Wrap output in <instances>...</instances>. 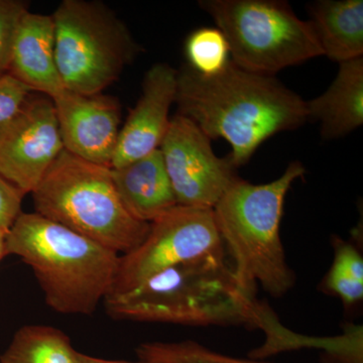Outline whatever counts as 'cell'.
Listing matches in <instances>:
<instances>
[{"instance_id":"cell-1","label":"cell","mask_w":363,"mask_h":363,"mask_svg":"<svg viewBox=\"0 0 363 363\" xmlns=\"http://www.w3.org/2000/svg\"><path fill=\"white\" fill-rule=\"evenodd\" d=\"M178 114L210 138L230 145L234 168L245 166L267 138L308 121L306 101L274 76L252 73L233 61L221 73L203 76L188 65L178 71Z\"/></svg>"},{"instance_id":"cell-2","label":"cell","mask_w":363,"mask_h":363,"mask_svg":"<svg viewBox=\"0 0 363 363\" xmlns=\"http://www.w3.org/2000/svg\"><path fill=\"white\" fill-rule=\"evenodd\" d=\"M116 320L187 325H262L264 309L247 295L227 257H204L164 269L104 301Z\"/></svg>"},{"instance_id":"cell-3","label":"cell","mask_w":363,"mask_h":363,"mask_svg":"<svg viewBox=\"0 0 363 363\" xmlns=\"http://www.w3.org/2000/svg\"><path fill=\"white\" fill-rule=\"evenodd\" d=\"M6 255L33 269L47 305L65 315H92L111 292L121 255L42 215L21 213Z\"/></svg>"},{"instance_id":"cell-4","label":"cell","mask_w":363,"mask_h":363,"mask_svg":"<svg viewBox=\"0 0 363 363\" xmlns=\"http://www.w3.org/2000/svg\"><path fill=\"white\" fill-rule=\"evenodd\" d=\"M305 173L302 162L295 161L269 183L257 185L238 178L212 209L238 285L253 298L259 285L274 298L283 297L295 285L281 222L286 194Z\"/></svg>"},{"instance_id":"cell-5","label":"cell","mask_w":363,"mask_h":363,"mask_svg":"<svg viewBox=\"0 0 363 363\" xmlns=\"http://www.w3.org/2000/svg\"><path fill=\"white\" fill-rule=\"evenodd\" d=\"M35 213L125 255L147 238L150 223L138 220L117 193L111 167L64 150L32 193Z\"/></svg>"},{"instance_id":"cell-6","label":"cell","mask_w":363,"mask_h":363,"mask_svg":"<svg viewBox=\"0 0 363 363\" xmlns=\"http://www.w3.org/2000/svg\"><path fill=\"white\" fill-rule=\"evenodd\" d=\"M199 6L225 35L231 61L243 70L274 76L323 56L309 21L281 0H202Z\"/></svg>"},{"instance_id":"cell-7","label":"cell","mask_w":363,"mask_h":363,"mask_svg":"<svg viewBox=\"0 0 363 363\" xmlns=\"http://www.w3.org/2000/svg\"><path fill=\"white\" fill-rule=\"evenodd\" d=\"M52 16L55 58L66 89L101 94L140 52L126 26L99 2L64 0Z\"/></svg>"},{"instance_id":"cell-8","label":"cell","mask_w":363,"mask_h":363,"mask_svg":"<svg viewBox=\"0 0 363 363\" xmlns=\"http://www.w3.org/2000/svg\"><path fill=\"white\" fill-rule=\"evenodd\" d=\"M226 255L213 210L177 205L150 223L147 238L138 247L121 255L108 295L133 290L177 264Z\"/></svg>"},{"instance_id":"cell-9","label":"cell","mask_w":363,"mask_h":363,"mask_svg":"<svg viewBox=\"0 0 363 363\" xmlns=\"http://www.w3.org/2000/svg\"><path fill=\"white\" fill-rule=\"evenodd\" d=\"M211 142L187 117H172L160 150L180 206L212 210L240 178L228 157L214 154Z\"/></svg>"},{"instance_id":"cell-10","label":"cell","mask_w":363,"mask_h":363,"mask_svg":"<svg viewBox=\"0 0 363 363\" xmlns=\"http://www.w3.org/2000/svg\"><path fill=\"white\" fill-rule=\"evenodd\" d=\"M64 150L51 98L30 93L11 118L0 123V176L32 194Z\"/></svg>"},{"instance_id":"cell-11","label":"cell","mask_w":363,"mask_h":363,"mask_svg":"<svg viewBox=\"0 0 363 363\" xmlns=\"http://www.w3.org/2000/svg\"><path fill=\"white\" fill-rule=\"evenodd\" d=\"M51 99L64 150L84 161L111 167L121 123L116 98L64 89Z\"/></svg>"},{"instance_id":"cell-12","label":"cell","mask_w":363,"mask_h":363,"mask_svg":"<svg viewBox=\"0 0 363 363\" xmlns=\"http://www.w3.org/2000/svg\"><path fill=\"white\" fill-rule=\"evenodd\" d=\"M178 71L156 64L143 78L142 95L119 131L111 169L121 168L160 149L169 126V109L175 104Z\"/></svg>"},{"instance_id":"cell-13","label":"cell","mask_w":363,"mask_h":363,"mask_svg":"<svg viewBox=\"0 0 363 363\" xmlns=\"http://www.w3.org/2000/svg\"><path fill=\"white\" fill-rule=\"evenodd\" d=\"M9 75L32 92L50 98L66 89L55 58L52 16L28 11L21 18L13 40Z\"/></svg>"},{"instance_id":"cell-14","label":"cell","mask_w":363,"mask_h":363,"mask_svg":"<svg viewBox=\"0 0 363 363\" xmlns=\"http://www.w3.org/2000/svg\"><path fill=\"white\" fill-rule=\"evenodd\" d=\"M111 171L121 201L138 220L152 223L178 205L160 149Z\"/></svg>"},{"instance_id":"cell-15","label":"cell","mask_w":363,"mask_h":363,"mask_svg":"<svg viewBox=\"0 0 363 363\" xmlns=\"http://www.w3.org/2000/svg\"><path fill=\"white\" fill-rule=\"evenodd\" d=\"M308 121H318L324 140L342 138L363 123V57L339 63L328 89L306 101Z\"/></svg>"},{"instance_id":"cell-16","label":"cell","mask_w":363,"mask_h":363,"mask_svg":"<svg viewBox=\"0 0 363 363\" xmlns=\"http://www.w3.org/2000/svg\"><path fill=\"white\" fill-rule=\"evenodd\" d=\"M308 11L325 56L337 63L363 56L362 0H319Z\"/></svg>"},{"instance_id":"cell-17","label":"cell","mask_w":363,"mask_h":363,"mask_svg":"<svg viewBox=\"0 0 363 363\" xmlns=\"http://www.w3.org/2000/svg\"><path fill=\"white\" fill-rule=\"evenodd\" d=\"M78 352L60 329L26 325L14 334L0 363H77Z\"/></svg>"},{"instance_id":"cell-18","label":"cell","mask_w":363,"mask_h":363,"mask_svg":"<svg viewBox=\"0 0 363 363\" xmlns=\"http://www.w3.org/2000/svg\"><path fill=\"white\" fill-rule=\"evenodd\" d=\"M332 247L333 262L322 288L351 307L363 298V257L354 245L338 236L332 238Z\"/></svg>"},{"instance_id":"cell-19","label":"cell","mask_w":363,"mask_h":363,"mask_svg":"<svg viewBox=\"0 0 363 363\" xmlns=\"http://www.w3.org/2000/svg\"><path fill=\"white\" fill-rule=\"evenodd\" d=\"M135 351L138 359L155 363H271L229 357L193 340L143 343Z\"/></svg>"},{"instance_id":"cell-20","label":"cell","mask_w":363,"mask_h":363,"mask_svg":"<svg viewBox=\"0 0 363 363\" xmlns=\"http://www.w3.org/2000/svg\"><path fill=\"white\" fill-rule=\"evenodd\" d=\"M185 55L188 66L203 76L221 73L230 62L228 42L218 28H200L191 33Z\"/></svg>"},{"instance_id":"cell-21","label":"cell","mask_w":363,"mask_h":363,"mask_svg":"<svg viewBox=\"0 0 363 363\" xmlns=\"http://www.w3.org/2000/svg\"><path fill=\"white\" fill-rule=\"evenodd\" d=\"M28 11L21 0H0V78L9 74L11 50L18 23Z\"/></svg>"},{"instance_id":"cell-22","label":"cell","mask_w":363,"mask_h":363,"mask_svg":"<svg viewBox=\"0 0 363 363\" xmlns=\"http://www.w3.org/2000/svg\"><path fill=\"white\" fill-rule=\"evenodd\" d=\"M32 91L11 75L0 78V123L18 111Z\"/></svg>"},{"instance_id":"cell-23","label":"cell","mask_w":363,"mask_h":363,"mask_svg":"<svg viewBox=\"0 0 363 363\" xmlns=\"http://www.w3.org/2000/svg\"><path fill=\"white\" fill-rule=\"evenodd\" d=\"M25 196L16 186L0 176V229L9 233L23 213L21 204Z\"/></svg>"},{"instance_id":"cell-24","label":"cell","mask_w":363,"mask_h":363,"mask_svg":"<svg viewBox=\"0 0 363 363\" xmlns=\"http://www.w3.org/2000/svg\"><path fill=\"white\" fill-rule=\"evenodd\" d=\"M77 363H155V362H145V360H140V359H138V362H125V360L104 359V358L90 357V355L84 354V353L78 352Z\"/></svg>"},{"instance_id":"cell-25","label":"cell","mask_w":363,"mask_h":363,"mask_svg":"<svg viewBox=\"0 0 363 363\" xmlns=\"http://www.w3.org/2000/svg\"><path fill=\"white\" fill-rule=\"evenodd\" d=\"M6 231L0 229V262L6 257Z\"/></svg>"}]
</instances>
